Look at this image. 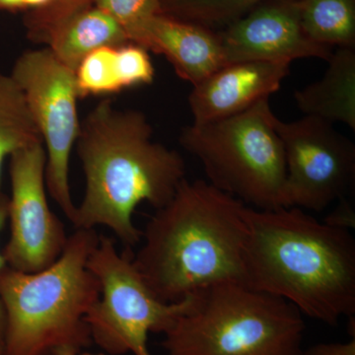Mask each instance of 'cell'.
Masks as SVG:
<instances>
[{
	"label": "cell",
	"mask_w": 355,
	"mask_h": 355,
	"mask_svg": "<svg viewBox=\"0 0 355 355\" xmlns=\"http://www.w3.org/2000/svg\"><path fill=\"white\" fill-rule=\"evenodd\" d=\"M55 0H0V8L7 10L22 8H46L50 6Z\"/></svg>",
	"instance_id": "24"
},
{
	"label": "cell",
	"mask_w": 355,
	"mask_h": 355,
	"mask_svg": "<svg viewBox=\"0 0 355 355\" xmlns=\"http://www.w3.org/2000/svg\"><path fill=\"white\" fill-rule=\"evenodd\" d=\"M132 250H116L112 238L100 236L88 260L101 286L99 300L85 317L93 343L110 355H153L150 333L164 334L189 304L161 302L133 263Z\"/></svg>",
	"instance_id": "7"
},
{
	"label": "cell",
	"mask_w": 355,
	"mask_h": 355,
	"mask_svg": "<svg viewBox=\"0 0 355 355\" xmlns=\"http://www.w3.org/2000/svg\"><path fill=\"white\" fill-rule=\"evenodd\" d=\"M41 142L43 144L19 86L10 74L0 71V196L6 158Z\"/></svg>",
	"instance_id": "18"
},
{
	"label": "cell",
	"mask_w": 355,
	"mask_h": 355,
	"mask_svg": "<svg viewBox=\"0 0 355 355\" xmlns=\"http://www.w3.org/2000/svg\"><path fill=\"white\" fill-rule=\"evenodd\" d=\"M0 355H3V349H2L1 347H0Z\"/></svg>",
	"instance_id": "26"
},
{
	"label": "cell",
	"mask_w": 355,
	"mask_h": 355,
	"mask_svg": "<svg viewBox=\"0 0 355 355\" xmlns=\"http://www.w3.org/2000/svg\"><path fill=\"white\" fill-rule=\"evenodd\" d=\"M130 42L164 55L180 78L196 85L226 64L218 32L158 13L128 32Z\"/></svg>",
	"instance_id": "13"
},
{
	"label": "cell",
	"mask_w": 355,
	"mask_h": 355,
	"mask_svg": "<svg viewBox=\"0 0 355 355\" xmlns=\"http://www.w3.org/2000/svg\"><path fill=\"white\" fill-rule=\"evenodd\" d=\"M226 64L235 62L328 60L333 49L315 43L301 23L299 0H268L225 26L221 32Z\"/></svg>",
	"instance_id": "11"
},
{
	"label": "cell",
	"mask_w": 355,
	"mask_h": 355,
	"mask_svg": "<svg viewBox=\"0 0 355 355\" xmlns=\"http://www.w3.org/2000/svg\"><path fill=\"white\" fill-rule=\"evenodd\" d=\"M288 62H230L193 86L189 105L193 123L222 120L251 108L277 92L291 71Z\"/></svg>",
	"instance_id": "12"
},
{
	"label": "cell",
	"mask_w": 355,
	"mask_h": 355,
	"mask_svg": "<svg viewBox=\"0 0 355 355\" xmlns=\"http://www.w3.org/2000/svg\"><path fill=\"white\" fill-rule=\"evenodd\" d=\"M84 1L85 0H55L50 6L41 9L42 13L37 16L36 19V29H38L36 39L46 41L53 28L81 10L80 6Z\"/></svg>",
	"instance_id": "21"
},
{
	"label": "cell",
	"mask_w": 355,
	"mask_h": 355,
	"mask_svg": "<svg viewBox=\"0 0 355 355\" xmlns=\"http://www.w3.org/2000/svg\"><path fill=\"white\" fill-rule=\"evenodd\" d=\"M53 355H108L105 354V352H98V354H94V352H76V350L73 349H60L58 350L57 352H55Z\"/></svg>",
	"instance_id": "25"
},
{
	"label": "cell",
	"mask_w": 355,
	"mask_h": 355,
	"mask_svg": "<svg viewBox=\"0 0 355 355\" xmlns=\"http://www.w3.org/2000/svg\"><path fill=\"white\" fill-rule=\"evenodd\" d=\"M162 0H95V6L111 15L127 35L140 23L160 13Z\"/></svg>",
	"instance_id": "20"
},
{
	"label": "cell",
	"mask_w": 355,
	"mask_h": 355,
	"mask_svg": "<svg viewBox=\"0 0 355 355\" xmlns=\"http://www.w3.org/2000/svg\"><path fill=\"white\" fill-rule=\"evenodd\" d=\"M301 23L315 43L355 49V0H299Z\"/></svg>",
	"instance_id": "17"
},
{
	"label": "cell",
	"mask_w": 355,
	"mask_h": 355,
	"mask_svg": "<svg viewBox=\"0 0 355 355\" xmlns=\"http://www.w3.org/2000/svg\"><path fill=\"white\" fill-rule=\"evenodd\" d=\"M304 333L288 301L224 282L190 296L161 345L166 355H304Z\"/></svg>",
	"instance_id": "5"
},
{
	"label": "cell",
	"mask_w": 355,
	"mask_h": 355,
	"mask_svg": "<svg viewBox=\"0 0 355 355\" xmlns=\"http://www.w3.org/2000/svg\"><path fill=\"white\" fill-rule=\"evenodd\" d=\"M9 158L10 236L2 254L12 270L40 272L60 258L69 240L64 223L51 211L46 198V150L41 142Z\"/></svg>",
	"instance_id": "10"
},
{
	"label": "cell",
	"mask_w": 355,
	"mask_h": 355,
	"mask_svg": "<svg viewBox=\"0 0 355 355\" xmlns=\"http://www.w3.org/2000/svg\"><path fill=\"white\" fill-rule=\"evenodd\" d=\"M268 0H162L160 13L205 26L225 27Z\"/></svg>",
	"instance_id": "19"
},
{
	"label": "cell",
	"mask_w": 355,
	"mask_h": 355,
	"mask_svg": "<svg viewBox=\"0 0 355 355\" xmlns=\"http://www.w3.org/2000/svg\"><path fill=\"white\" fill-rule=\"evenodd\" d=\"M146 114L100 102L80 123L76 153L85 176V193L76 207V229L106 226L125 249L141 241L133 223L141 202L164 207L186 179L181 154L154 141Z\"/></svg>",
	"instance_id": "1"
},
{
	"label": "cell",
	"mask_w": 355,
	"mask_h": 355,
	"mask_svg": "<svg viewBox=\"0 0 355 355\" xmlns=\"http://www.w3.org/2000/svg\"><path fill=\"white\" fill-rule=\"evenodd\" d=\"M95 229H76L55 263L37 272L6 266L0 272L3 355L83 352L93 343L85 317L101 286L88 260L99 242Z\"/></svg>",
	"instance_id": "4"
},
{
	"label": "cell",
	"mask_w": 355,
	"mask_h": 355,
	"mask_svg": "<svg viewBox=\"0 0 355 355\" xmlns=\"http://www.w3.org/2000/svg\"><path fill=\"white\" fill-rule=\"evenodd\" d=\"M284 155L286 178L282 205L323 211L345 200L355 178V146L328 121L304 116L275 121Z\"/></svg>",
	"instance_id": "9"
},
{
	"label": "cell",
	"mask_w": 355,
	"mask_h": 355,
	"mask_svg": "<svg viewBox=\"0 0 355 355\" xmlns=\"http://www.w3.org/2000/svg\"><path fill=\"white\" fill-rule=\"evenodd\" d=\"M248 205L207 181L184 179L147 222L132 261L161 302L244 279Z\"/></svg>",
	"instance_id": "3"
},
{
	"label": "cell",
	"mask_w": 355,
	"mask_h": 355,
	"mask_svg": "<svg viewBox=\"0 0 355 355\" xmlns=\"http://www.w3.org/2000/svg\"><path fill=\"white\" fill-rule=\"evenodd\" d=\"M243 284L329 326L355 315V240L297 207L247 209Z\"/></svg>",
	"instance_id": "2"
},
{
	"label": "cell",
	"mask_w": 355,
	"mask_h": 355,
	"mask_svg": "<svg viewBox=\"0 0 355 355\" xmlns=\"http://www.w3.org/2000/svg\"><path fill=\"white\" fill-rule=\"evenodd\" d=\"M49 50L76 71L84 58L105 46L132 43L127 33L102 9H81L51 30L46 39Z\"/></svg>",
	"instance_id": "16"
},
{
	"label": "cell",
	"mask_w": 355,
	"mask_h": 355,
	"mask_svg": "<svg viewBox=\"0 0 355 355\" xmlns=\"http://www.w3.org/2000/svg\"><path fill=\"white\" fill-rule=\"evenodd\" d=\"M7 216H8V197L2 193L0 196V234L6 227L7 222ZM6 266V260H4L3 254L0 251V272ZM4 338V316L2 312L1 305H0V347H3Z\"/></svg>",
	"instance_id": "23"
},
{
	"label": "cell",
	"mask_w": 355,
	"mask_h": 355,
	"mask_svg": "<svg viewBox=\"0 0 355 355\" xmlns=\"http://www.w3.org/2000/svg\"><path fill=\"white\" fill-rule=\"evenodd\" d=\"M327 62L320 80L294 92L296 105L305 116L355 130V49L336 48Z\"/></svg>",
	"instance_id": "15"
},
{
	"label": "cell",
	"mask_w": 355,
	"mask_h": 355,
	"mask_svg": "<svg viewBox=\"0 0 355 355\" xmlns=\"http://www.w3.org/2000/svg\"><path fill=\"white\" fill-rule=\"evenodd\" d=\"M10 76L24 95L43 141L46 190L73 223L76 205L70 193L69 160L81 123L76 71L62 64L49 49H44L23 53Z\"/></svg>",
	"instance_id": "8"
},
{
	"label": "cell",
	"mask_w": 355,
	"mask_h": 355,
	"mask_svg": "<svg viewBox=\"0 0 355 355\" xmlns=\"http://www.w3.org/2000/svg\"><path fill=\"white\" fill-rule=\"evenodd\" d=\"M270 98L222 120L184 127L180 144L209 183L256 209L284 207L286 155Z\"/></svg>",
	"instance_id": "6"
},
{
	"label": "cell",
	"mask_w": 355,
	"mask_h": 355,
	"mask_svg": "<svg viewBox=\"0 0 355 355\" xmlns=\"http://www.w3.org/2000/svg\"><path fill=\"white\" fill-rule=\"evenodd\" d=\"M76 76L79 97H99L149 85L155 69L148 51L128 43L93 51L78 65Z\"/></svg>",
	"instance_id": "14"
},
{
	"label": "cell",
	"mask_w": 355,
	"mask_h": 355,
	"mask_svg": "<svg viewBox=\"0 0 355 355\" xmlns=\"http://www.w3.org/2000/svg\"><path fill=\"white\" fill-rule=\"evenodd\" d=\"M304 355H355V338L347 343H321L304 350Z\"/></svg>",
	"instance_id": "22"
}]
</instances>
